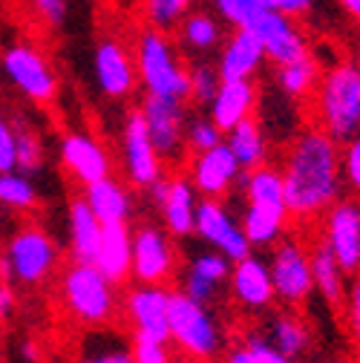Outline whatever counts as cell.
<instances>
[{"instance_id": "cell-1", "label": "cell", "mask_w": 360, "mask_h": 363, "mask_svg": "<svg viewBox=\"0 0 360 363\" xmlns=\"http://www.w3.org/2000/svg\"><path fill=\"white\" fill-rule=\"evenodd\" d=\"M286 205L294 216H314L337 199L340 191V153L326 130L300 133L283 167Z\"/></svg>"}, {"instance_id": "cell-2", "label": "cell", "mask_w": 360, "mask_h": 363, "mask_svg": "<svg viewBox=\"0 0 360 363\" xmlns=\"http://www.w3.org/2000/svg\"><path fill=\"white\" fill-rule=\"evenodd\" d=\"M167 329L170 343H176L182 357L210 360L219 357L225 349V329L210 306L191 300L185 291H170L167 308Z\"/></svg>"}, {"instance_id": "cell-3", "label": "cell", "mask_w": 360, "mask_h": 363, "mask_svg": "<svg viewBox=\"0 0 360 363\" xmlns=\"http://www.w3.org/2000/svg\"><path fill=\"white\" fill-rule=\"evenodd\" d=\"M136 72L150 96L191 99V78L164 29H145L136 40Z\"/></svg>"}, {"instance_id": "cell-4", "label": "cell", "mask_w": 360, "mask_h": 363, "mask_svg": "<svg viewBox=\"0 0 360 363\" xmlns=\"http://www.w3.org/2000/svg\"><path fill=\"white\" fill-rule=\"evenodd\" d=\"M61 300L75 320L104 326L116 311V283L101 274L96 262L75 259L61 277Z\"/></svg>"}, {"instance_id": "cell-5", "label": "cell", "mask_w": 360, "mask_h": 363, "mask_svg": "<svg viewBox=\"0 0 360 363\" xmlns=\"http://www.w3.org/2000/svg\"><path fill=\"white\" fill-rule=\"evenodd\" d=\"M317 110L323 130L334 142H351L360 135V81L354 67L340 64L323 78Z\"/></svg>"}, {"instance_id": "cell-6", "label": "cell", "mask_w": 360, "mask_h": 363, "mask_svg": "<svg viewBox=\"0 0 360 363\" xmlns=\"http://www.w3.org/2000/svg\"><path fill=\"white\" fill-rule=\"evenodd\" d=\"M58 265V245L43 228H21L0 259V277L21 286H40L52 277Z\"/></svg>"}, {"instance_id": "cell-7", "label": "cell", "mask_w": 360, "mask_h": 363, "mask_svg": "<svg viewBox=\"0 0 360 363\" xmlns=\"http://www.w3.org/2000/svg\"><path fill=\"white\" fill-rule=\"evenodd\" d=\"M142 116L150 130V139L164 159V164H182L188 156V139H185V101L182 99H167V96H145Z\"/></svg>"}, {"instance_id": "cell-8", "label": "cell", "mask_w": 360, "mask_h": 363, "mask_svg": "<svg viewBox=\"0 0 360 363\" xmlns=\"http://www.w3.org/2000/svg\"><path fill=\"white\" fill-rule=\"evenodd\" d=\"M4 72L15 89L35 104H50L58 96V75L52 64L29 43H15L4 52Z\"/></svg>"}, {"instance_id": "cell-9", "label": "cell", "mask_w": 360, "mask_h": 363, "mask_svg": "<svg viewBox=\"0 0 360 363\" xmlns=\"http://www.w3.org/2000/svg\"><path fill=\"white\" fill-rule=\"evenodd\" d=\"M176 271V245L167 234V228L159 225H142L133 234V265L130 277L136 283H153L164 286Z\"/></svg>"}, {"instance_id": "cell-10", "label": "cell", "mask_w": 360, "mask_h": 363, "mask_svg": "<svg viewBox=\"0 0 360 363\" xmlns=\"http://www.w3.org/2000/svg\"><path fill=\"white\" fill-rule=\"evenodd\" d=\"M193 234L202 242H208L210 248L222 251L231 262H237V259L251 254V242H248V237L242 231V222H237V216L213 196H205L196 205Z\"/></svg>"}, {"instance_id": "cell-11", "label": "cell", "mask_w": 360, "mask_h": 363, "mask_svg": "<svg viewBox=\"0 0 360 363\" xmlns=\"http://www.w3.org/2000/svg\"><path fill=\"white\" fill-rule=\"evenodd\" d=\"M121 150H124V173L130 179V185L150 188L164 173V159L159 156L150 139V130L145 124L142 110H133L127 116L124 130H121Z\"/></svg>"}, {"instance_id": "cell-12", "label": "cell", "mask_w": 360, "mask_h": 363, "mask_svg": "<svg viewBox=\"0 0 360 363\" xmlns=\"http://www.w3.org/2000/svg\"><path fill=\"white\" fill-rule=\"evenodd\" d=\"M167 308H170V291L164 286L153 283H136L124 297V311L133 335L139 337H153L170 343V329H167Z\"/></svg>"}, {"instance_id": "cell-13", "label": "cell", "mask_w": 360, "mask_h": 363, "mask_svg": "<svg viewBox=\"0 0 360 363\" xmlns=\"http://www.w3.org/2000/svg\"><path fill=\"white\" fill-rule=\"evenodd\" d=\"M271 283H274V297L283 300L286 306H297L303 303L311 289H314V277H311V257L305 254L303 245L297 242H283L277 245L271 262Z\"/></svg>"}, {"instance_id": "cell-14", "label": "cell", "mask_w": 360, "mask_h": 363, "mask_svg": "<svg viewBox=\"0 0 360 363\" xmlns=\"http://www.w3.org/2000/svg\"><path fill=\"white\" fill-rule=\"evenodd\" d=\"M93 69L96 81L101 86V93L107 99H127L136 89L139 72H136V58L127 52V47L116 38L99 40V47L93 52Z\"/></svg>"}, {"instance_id": "cell-15", "label": "cell", "mask_w": 360, "mask_h": 363, "mask_svg": "<svg viewBox=\"0 0 360 363\" xmlns=\"http://www.w3.org/2000/svg\"><path fill=\"white\" fill-rule=\"evenodd\" d=\"M58 153H61V164L67 167V173H72L84 188L99 179H107L113 170L107 147L86 133H67L61 139Z\"/></svg>"}, {"instance_id": "cell-16", "label": "cell", "mask_w": 360, "mask_h": 363, "mask_svg": "<svg viewBox=\"0 0 360 363\" xmlns=\"http://www.w3.org/2000/svg\"><path fill=\"white\" fill-rule=\"evenodd\" d=\"M240 170L242 167L234 159L231 147L225 145V142H219V145H213V147H208V150H202V153L193 156L191 182H193L196 194L219 199V196H225V194L234 188Z\"/></svg>"}, {"instance_id": "cell-17", "label": "cell", "mask_w": 360, "mask_h": 363, "mask_svg": "<svg viewBox=\"0 0 360 363\" xmlns=\"http://www.w3.org/2000/svg\"><path fill=\"white\" fill-rule=\"evenodd\" d=\"M326 242L346 274L360 271V205L340 202L326 216Z\"/></svg>"}, {"instance_id": "cell-18", "label": "cell", "mask_w": 360, "mask_h": 363, "mask_svg": "<svg viewBox=\"0 0 360 363\" xmlns=\"http://www.w3.org/2000/svg\"><path fill=\"white\" fill-rule=\"evenodd\" d=\"M251 32L262 40L265 58H271L274 64H288V61L305 55V38L291 23L288 15H280L274 9H265L259 15V21L251 26Z\"/></svg>"}, {"instance_id": "cell-19", "label": "cell", "mask_w": 360, "mask_h": 363, "mask_svg": "<svg viewBox=\"0 0 360 363\" xmlns=\"http://www.w3.org/2000/svg\"><path fill=\"white\" fill-rule=\"evenodd\" d=\"M231 294L234 300L248 308V311H259L274 303V283H271V271L259 257H242L231 265Z\"/></svg>"}, {"instance_id": "cell-20", "label": "cell", "mask_w": 360, "mask_h": 363, "mask_svg": "<svg viewBox=\"0 0 360 363\" xmlns=\"http://www.w3.org/2000/svg\"><path fill=\"white\" fill-rule=\"evenodd\" d=\"M196 205H199V199H196L193 182L185 179V176H170L164 199L159 202L164 228H167L170 237H188V234H193Z\"/></svg>"}, {"instance_id": "cell-21", "label": "cell", "mask_w": 360, "mask_h": 363, "mask_svg": "<svg viewBox=\"0 0 360 363\" xmlns=\"http://www.w3.org/2000/svg\"><path fill=\"white\" fill-rule=\"evenodd\" d=\"M257 104V89L248 78H231V81H222L216 96L210 99V118L216 121V127L222 133H228L234 124H240L242 118L251 116Z\"/></svg>"}, {"instance_id": "cell-22", "label": "cell", "mask_w": 360, "mask_h": 363, "mask_svg": "<svg viewBox=\"0 0 360 363\" xmlns=\"http://www.w3.org/2000/svg\"><path fill=\"white\" fill-rule=\"evenodd\" d=\"M101 274L110 277L116 286L130 277V265H133V234L127 228V222H104L99 254L93 259Z\"/></svg>"}, {"instance_id": "cell-23", "label": "cell", "mask_w": 360, "mask_h": 363, "mask_svg": "<svg viewBox=\"0 0 360 363\" xmlns=\"http://www.w3.org/2000/svg\"><path fill=\"white\" fill-rule=\"evenodd\" d=\"M265 61V47L262 40L251 29H237L234 38L225 43V50L219 55V78L231 81V78H251Z\"/></svg>"}, {"instance_id": "cell-24", "label": "cell", "mask_w": 360, "mask_h": 363, "mask_svg": "<svg viewBox=\"0 0 360 363\" xmlns=\"http://www.w3.org/2000/svg\"><path fill=\"white\" fill-rule=\"evenodd\" d=\"M67 225H69V245H72V257L81 262H93L99 254V242H101V231L104 222L96 216V211L86 205V199H75L69 202V213H67Z\"/></svg>"}, {"instance_id": "cell-25", "label": "cell", "mask_w": 360, "mask_h": 363, "mask_svg": "<svg viewBox=\"0 0 360 363\" xmlns=\"http://www.w3.org/2000/svg\"><path fill=\"white\" fill-rule=\"evenodd\" d=\"M286 219H288V208L286 205L248 202V208L242 211V231H245L251 248L277 242L283 228H286Z\"/></svg>"}, {"instance_id": "cell-26", "label": "cell", "mask_w": 360, "mask_h": 363, "mask_svg": "<svg viewBox=\"0 0 360 363\" xmlns=\"http://www.w3.org/2000/svg\"><path fill=\"white\" fill-rule=\"evenodd\" d=\"M84 199H86L89 208L96 211V216L101 222H127L130 213H133V199H130L127 188L121 185V182H116L113 176L86 185Z\"/></svg>"}, {"instance_id": "cell-27", "label": "cell", "mask_w": 360, "mask_h": 363, "mask_svg": "<svg viewBox=\"0 0 360 363\" xmlns=\"http://www.w3.org/2000/svg\"><path fill=\"white\" fill-rule=\"evenodd\" d=\"M222 142L231 147V153H234V159L240 162L242 170H254L265 162V150H268L265 145L268 142H265V133H262L259 121H254L251 116L242 118L240 124H234L228 133H225Z\"/></svg>"}, {"instance_id": "cell-28", "label": "cell", "mask_w": 360, "mask_h": 363, "mask_svg": "<svg viewBox=\"0 0 360 363\" xmlns=\"http://www.w3.org/2000/svg\"><path fill=\"white\" fill-rule=\"evenodd\" d=\"M343 274L334 251L329 248V242H320L311 251V277H314V289L323 294L326 303H340L343 300Z\"/></svg>"}, {"instance_id": "cell-29", "label": "cell", "mask_w": 360, "mask_h": 363, "mask_svg": "<svg viewBox=\"0 0 360 363\" xmlns=\"http://www.w3.org/2000/svg\"><path fill=\"white\" fill-rule=\"evenodd\" d=\"M268 337H271L274 349L286 360L303 357L308 352V346H311V335H308L305 323L294 314H274L271 317V329H268Z\"/></svg>"}, {"instance_id": "cell-30", "label": "cell", "mask_w": 360, "mask_h": 363, "mask_svg": "<svg viewBox=\"0 0 360 363\" xmlns=\"http://www.w3.org/2000/svg\"><path fill=\"white\" fill-rule=\"evenodd\" d=\"M219 38H222L219 23L205 12H191L179 21V43H182V50L210 52V50H216Z\"/></svg>"}, {"instance_id": "cell-31", "label": "cell", "mask_w": 360, "mask_h": 363, "mask_svg": "<svg viewBox=\"0 0 360 363\" xmlns=\"http://www.w3.org/2000/svg\"><path fill=\"white\" fill-rule=\"evenodd\" d=\"M0 205L18 211V213H29L38 208V188L29 179V173L23 170H0Z\"/></svg>"}, {"instance_id": "cell-32", "label": "cell", "mask_w": 360, "mask_h": 363, "mask_svg": "<svg viewBox=\"0 0 360 363\" xmlns=\"http://www.w3.org/2000/svg\"><path fill=\"white\" fill-rule=\"evenodd\" d=\"M81 357L96 360V363H130L133 360V346L121 335L104 329V332H93L89 337H84Z\"/></svg>"}, {"instance_id": "cell-33", "label": "cell", "mask_w": 360, "mask_h": 363, "mask_svg": "<svg viewBox=\"0 0 360 363\" xmlns=\"http://www.w3.org/2000/svg\"><path fill=\"white\" fill-rule=\"evenodd\" d=\"M277 81H280V89L288 99H303L314 86V81H317V61L308 58V52H305V55H300L288 64H280V78Z\"/></svg>"}, {"instance_id": "cell-34", "label": "cell", "mask_w": 360, "mask_h": 363, "mask_svg": "<svg viewBox=\"0 0 360 363\" xmlns=\"http://www.w3.org/2000/svg\"><path fill=\"white\" fill-rule=\"evenodd\" d=\"M231 363H283L286 357L274 349L271 337L262 332H248L237 349L228 352Z\"/></svg>"}, {"instance_id": "cell-35", "label": "cell", "mask_w": 360, "mask_h": 363, "mask_svg": "<svg viewBox=\"0 0 360 363\" xmlns=\"http://www.w3.org/2000/svg\"><path fill=\"white\" fill-rule=\"evenodd\" d=\"M231 259L225 257L222 251H205V254H196L191 262H188V271L185 274H193V277H202V280H208V283H213V286H225L231 280Z\"/></svg>"}, {"instance_id": "cell-36", "label": "cell", "mask_w": 360, "mask_h": 363, "mask_svg": "<svg viewBox=\"0 0 360 363\" xmlns=\"http://www.w3.org/2000/svg\"><path fill=\"white\" fill-rule=\"evenodd\" d=\"M15 156H18V170H23V173L40 170L43 145L38 139V133L26 124H15Z\"/></svg>"}, {"instance_id": "cell-37", "label": "cell", "mask_w": 360, "mask_h": 363, "mask_svg": "<svg viewBox=\"0 0 360 363\" xmlns=\"http://www.w3.org/2000/svg\"><path fill=\"white\" fill-rule=\"evenodd\" d=\"M213 4L222 21L234 23L237 29H251L259 21V15L268 9L262 0H213Z\"/></svg>"}, {"instance_id": "cell-38", "label": "cell", "mask_w": 360, "mask_h": 363, "mask_svg": "<svg viewBox=\"0 0 360 363\" xmlns=\"http://www.w3.org/2000/svg\"><path fill=\"white\" fill-rule=\"evenodd\" d=\"M191 4L193 0H145V9L150 18V26L167 32V29L179 26V21L188 15Z\"/></svg>"}, {"instance_id": "cell-39", "label": "cell", "mask_w": 360, "mask_h": 363, "mask_svg": "<svg viewBox=\"0 0 360 363\" xmlns=\"http://www.w3.org/2000/svg\"><path fill=\"white\" fill-rule=\"evenodd\" d=\"M188 78H191V101L210 104V99L216 96V89L222 84L219 69L216 67H208V64H193L188 69Z\"/></svg>"}, {"instance_id": "cell-40", "label": "cell", "mask_w": 360, "mask_h": 363, "mask_svg": "<svg viewBox=\"0 0 360 363\" xmlns=\"http://www.w3.org/2000/svg\"><path fill=\"white\" fill-rule=\"evenodd\" d=\"M185 139H188V147H191L193 153H202V150L219 145V142L225 139V133H222V130L216 127V121L208 116V118H193V121H188Z\"/></svg>"}, {"instance_id": "cell-41", "label": "cell", "mask_w": 360, "mask_h": 363, "mask_svg": "<svg viewBox=\"0 0 360 363\" xmlns=\"http://www.w3.org/2000/svg\"><path fill=\"white\" fill-rule=\"evenodd\" d=\"M130 346H133V360H136V363H167L173 357L170 349H167L170 343H164V340L133 335L130 337Z\"/></svg>"}, {"instance_id": "cell-42", "label": "cell", "mask_w": 360, "mask_h": 363, "mask_svg": "<svg viewBox=\"0 0 360 363\" xmlns=\"http://www.w3.org/2000/svg\"><path fill=\"white\" fill-rule=\"evenodd\" d=\"M18 156H15V124H9L0 116V170H15Z\"/></svg>"}, {"instance_id": "cell-43", "label": "cell", "mask_w": 360, "mask_h": 363, "mask_svg": "<svg viewBox=\"0 0 360 363\" xmlns=\"http://www.w3.org/2000/svg\"><path fill=\"white\" fill-rule=\"evenodd\" d=\"M32 6L50 26H61L67 21V12H69L67 0H32Z\"/></svg>"}, {"instance_id": "cell-44", "label": "cell", "mask_w": 360, "mask_h": 363, "mask_svg": "<svg viewBox=\"0 0 360 363\" xmlns=\"http://www.w3.org/2000/svg\"><path fill=\"white\" fill-rule=\"evenodd\" d=\"M343 170H346L349 185L360 191V135H354V139L349 142V147H346V156H343Z\"/></svg>"}, {"instance_id": "cell-45", "label": "cell", "mask_w": 360, "mask_h": 363, "mask_svg": "<svg viewBox=\"0 0 360 363\" xmlns=\"http://www.w3.org/2000/svg\"><path fill=\"white\" fill-rule=\"evenodd\" d=\"M15 311H18V294H15V286H12V280L0 277V323L12 320Z\"/></svg>"}, {"instance_id": "cell-46", "label": "cell", "mask_w": 360, "mask_h": 363, "mask_svg": "<svg viewBox=\"0 0 360 363\" xmlns=\"http://www.w3.org/2000/svg\"><path fill=\"white\" fill-rule=\"evenodd\" d=\"M268 9H274L280 15H288V18H297V15H305L311 9V0H262Z\"/></svg>"}, {"instance_id": "cell-47", "label": "cell", "mask_w": 360, "mask_h": 363, "mask_svg": "<svg viewBox=\"0 0 360 363\" xmlns=\"http://www.w3.org/2000/svg\"><path fill=\"white\" fill-rule=\"evenodd\" d=\"M349 326H351L354 337L360 340V280H354L351 291H349Z\"/></svg>"}, {"instance_id": "cell-48", "label": "cell", "mask_w": 360, "mask_h": 363, "mask_svg": "<svg viewBox=\"0 0 360 363\" xmlns=\"http://www.w3.org/2000/svg\"><path fill=\"white\" fill-rule=\"evenodd\" d=\"M337 4L349 12V15H354V18H360V0H337Z\"/></svg>"}, {"instance_id": "cell-49", "label": "cell", "mask_w": 360, "mask_h": 363, "mask_svg": "<svg viewBox=\"0 0 360 363\" xmlns=\"http://www.w3.org/2000/svg\"><path fill=\"white\" fill-rule=\"evenodd\" d=\"M357 81H360V69H357Z\"/></svg>"}, {"instance_id": "cell-50", "label": "cell", "mask_w": 360, "mask_h": 363, "mask_svg": "<svg viewBox=\"0 0 360 363\" xmlns=\"http://www.w3.org/2000/svg\"><path fill=\"white\" fill-rule=\"evenodd\" d=\"M0 357H4V352H0Z\"/></svg>"}]
</instances>
